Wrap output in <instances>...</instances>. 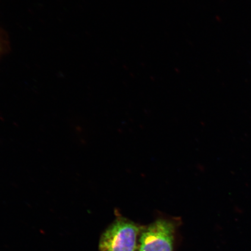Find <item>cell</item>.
Instances as JSON below:
<instances>
[{
    "mask_svg": "<svg viewBox=\"0 0 251 251\" xmlns=\"http://www.w3.org/2000/svg\"><path fill=\"white\" fill-rule=\"evenodd\" d=\"M140 227L123 217L118 218L103 232L100 251H136Z\"/></svg>",
    "mask_w": 251,
    "mask_h": 251,
    "instance_id": "1",
    "label": "cell"
},
{
    "mask_svg": "<svg viewBox=\"0 0 251 251\" xmlns=\"http://www.w3.org/2000/svg\"><path fill=\"white\" fill-rule=\"evenodd\" d=\"M175 232L172 221L157 219L141 231L138 251H173Z\"/></svg>",
    "mask_w": 251,
    "mask_h": 251,
    "instance_id": "2",
    "label": "cell"
},
{
    "mask_svg": "<svg viewBox=\"0 0 251 251\" xmlns=\"http://www.w3.org/2000/svg\"><path fill=\"white\" fill-rule=\"evenodd\" d=\"M6 47H7V42H6L4 36L0 31V55L5 51Z\"/></svg>",
    "mask_w": 251,
    "mask_h": 251,
    "instance_id": "3",
    "label": "cell"
}]
</instances>
